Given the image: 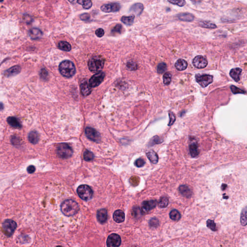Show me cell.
<instances>
[{
  "instance_id": "obj_1",
  "label": "cell",
  "mask_w": 247,
  "mask_h": 247,
  "mask_svg": "<svg viewBox=\"0 0 247 247\" xmlns=\"http://www.w3.org/2000/svg\"><path fill=\"white\" fill-rule=\"evenodd\" d=\"M61 211L66 216H72L79 211V206L75 201L72 200H66L61 205Z\"/></svg>"
},
{
  "instance_id": "obj_2",
  "label": "cell",
  "mask_w": 247,
  "mask_h": 247,
  "mask_svg": "<svg viewBox=\"0 0 247 247\" xmlns=\"http://www.w3.org/2000/svg\"><path fill=\"white\" fill-rule=\"evenodd\" d=\"M60 72L63 76L67 78L71 77L75 73V67L74 64L70 60H65L60 64Z\"/></svg>"
},
{
  "instance_id": "obj_3",
  "label": "cell",
  "mask_w": 247,
  "mask_h": 247,
  "mask_svg": "<svg viewBox=\"0 0 247 247\" xmlns=\"http://www.w3.org/2000/svg\"><path fill=\"white\" fill-rule=\"evenodd\" d=\"M104 60L99 56L93 57L89 60V69L91 72H99L102 69L104 66Z\"/></svg>"
},
{
  "instance_id": "obj_4",
  "label": "cell",
  "mask_w": 247,
  "mask_h": 247,
  "mask_svg": "<svg viewBox=\"0 0 247 247\" xmlns=\"http://www.w3.org/2000/svg\"><path fill=\"white\" fill-rule=\"evenodd\" d=\"M57 153L60 158L67 159L72 157L73 150L72 147L67 143H60L57 146Z\"/></svg>"
},
{
  "instance_id": "obj_5",
  "label": "cell",
  "mask_w": 247,
  "mask_h": 247,
  "mask_svg": "<svg viewBox=\"0 0 247 247\" xmlns=\"http://www.w3.org/2000/svg\"><path fill=\"white\" fill-rule=\"evenodd\" d=\"M77 192L79 197L84 200H89L93 197V190L89 185H80L78 187Z\"/></svg>"
},
{
  "instance_id": "obj_6",
  "label": "cell",
  "mask_w": 247,
  "mask_h": 247,
  "mask_svg": "<svg viewBox=\"0 0 247 247\" xmlns=\"http://www.w3.org/2000/svg\"><path fill=\"white\" fill-rule=\"evenodd\" d=\"M196 81L203 87H206L213 82V76L209 74H197L195 76Z\"/></svg>"
},
{
  "instance_id": "obj_7",
  "label": "cell",
  "mask_w": 247,
  "mask_h": 247,
  "mask_svg": "<svg viewBox=\"0 0 247 247\" xmlns=\"http://www.w3.org/2000/svg\"><path fill=\"white\" fill-rule=\"evenodd\" d=\"M17 228V224L15 221L11 220H6L2 225V228L6 236H10L13 234Z\"/></svg>"
},
{
  "instance_id": "obj_8",
  "label": "cell",
  "mask_w": 247,
  "mask_h": 247,
  "mask_svg": "<svg viewBox=\"0 0 247 247\" xmlns=\"http://www.w3.org/2000/svg\"><path fill=\"white\" fill-rule=\"evenodd\" d=\"M86 135L91 141L99 142L101 140V137L99 133L93 128L87 127L85 130Z\"/></svg>"
},
{
  "instance_id": "obj_9",
  "label": "cell",
  "mask_w": 247,
  "mask_h": 247,
  "mask_svg": "<svg viewBox=\"0 0 247 247\" xmlns=\"http://www.w3.org/2000/svg\"><path fill=\"white\" fill-rule=\"evenodd\" d=\"M105 77V73L103 72H98L92 76L89 80V85L91 87H96L102 82Z\"/></svg>"
},
{
  "instance_id": "obj_10",
  "label": "cell",
  "mask_w": 247,
  "mask_h": 247,
  "mask_svg": "<svg viewBox=\"0 0 247 247\" xmlns=\"http://www.w3.org/2000/svg\"><path fill=\"white\" fill-rule=\"evenodd\" d=\"M106 243L108 247H119L121 244V239L117 234H112L108 236Z\"/></svg>"
},
{
  "instance_id": "obj_11",
  "label": "cell",
  "mask_w": 247,
  "mask_h": 247,
  "mask_svg": "<svg viewBox=\"0 0 247 247\" xmlns=\"http://www.w3.org/2000/svg\"><path fill=\"white\" fill-rule=\"evenodd\" d=\"M208 61L202 56H197L193 59V64L194 67L197 69H203L208 65Z\"/></svg>"
},
{
  "instance_id": "obj_12",
  "label": "cell",
  "mask_w": 247,
  "mask_h": 247,
  "mask_svg": "<svg viewBox=\"0 0 247 247\" xmlns=\"http://www.w3.org/2000/svg\"><path fill=\"white\" fill-rule=\"evenodd\" d=\"M121 8L120 5L118 3H111L103 5L101 7V10L106 13L116 12L119 11Z\"/></svg>"
},
{
  "instance_id": "obj_13",
  "label": "cell",
  "mask_w": 247,
  "mask_h": 247,
  "mask_svg": "<svg viewBox=\"0 0 247 247\" xmlns=\"http://www.w3.org/2000/svg\"><path fill=\"white\" fill-rule=\"evenodd\" d=\"M157 205V201L154 200L145 201L142 202L141 210L143 213H148L152 209H154Z\"/></svg>"
},
{
  "instance_id": "obj_14",
  "label": "cell",
  "mask_w": 247,
  "mask_h": 247,
  "mask_svg": "<svg viewBox=\"0 0 247 247\" xmlns=\"http://www.w3.org/2000/svg\"><path fill=\"white\" fill-rule=\"evenodd\" d=\"M97 218L98 221L100 223H104L107 220L108 214L106 210L100 209L98 210L97 213Z\"/></svg>"
},
{
  "instance_id": "obj_15",
  "label": "cell",
  "mask_w": 247,
  "mask_h": 247,
  "mask_svg": "<svg viewBox=\"0 0 247 247\" xmlns=\"http://www.w3.org/2000/svg\"><path fill=\"white\" fill-rule=\"evenodd\" d=\"M21 71V67L18 65L13 66L5 71L4 75L6 77H11L18 74Z\"/></svg>"
},
{
  "instance_id": "obj_16",
  "label": "cell",
  "mask_w": 247,
  "mask_h": 247,
  "mask_svg": "<svg viewBox=\"0 0 247 247\" xmlns=\"http://www.w3.org/2000/svg\"><path fill=\"white\" fill-rule=\"evenodd\" d=\"M7 123L9 125L15 128L19 129L22 128V124L21 121L17 117L11 116L7 118Z\"/></svg>"
},
{
  "instance_id": "obj_17",
  "label": "cell",
  "mask_w": 247,
  "mask_h": 247,
  "mask_svg": "<svg viewBox=\"0 0 247 247\" xmlns=\"http://www.w3.org/2000/svg\"><path fill=\"white\" fill-rule=\"evenodd\" d=\"M113 219L114 221L117 223L123 222L125 219L124 213L121 210H116L113 213Z\"/></svg>"
},
{
  "instance_id": "obj_18",
  "label": "cell",
  "mask_w": 247,
  "mask_h": 247,
  "mask_svg": "<svg viewBox=\"0 0 247 247\" xmlns=\"http://www.w3.org/2000/svg\"><path fill=\"white\" fill-rule=\"evenodd\" d=\"M143 9H144V6L142 4L137 3L132 5V7H130L129 11L130 12H132L137 16H140V15L142 13Z\"/></svg>"
},
{
  "instance_id": "obj_19",
  "label": "cell",
  "mask_w": 247,
  "mask_h": 247,
  "mask_svg": "<svg viewBox=\"0 0 247 247\" xmlns=\"http://www.w3.org/2000/svg\"><path fill=\"white\" fill-rule=\"evenodd\" d=\"M177 17L180 21L186 22L192 21L195 18L193 15L188 13L179 14L177 15Z\"/></svg>"
},
{
  "instance_id": "obj_20",
  "label": "cell",
  "mask_w": 247,
  "mask_h": 247,
  "mask_svg": "<svg viewBox=\"0 0 247 247\" xmlns=\"http://www.w3.org/2000/svg\"><path fill=\"white\" fill-rule=\"evenodd\" d=\"M179 190L181 195L187 198H189L192 195V191L187 185H180L179 188Z\"/></svg>"
},
{
  "instance_id": "obj_21",
  "label": "cell",
  "mask_w": 247,
  "mask_h": 247,
  "mask_svg": "<svg viewBox=\"0 0 247 247\" xmlns=\"http://www.w3.org/2000/svg\"><path fill=\"white\" fill-rule=\"evenodd\" d=\"M242 69L236 68L232 69L230 72V75L236 82H239L240 80V76L242 73Z\"/></svg>"
},
{
  "instance_id": "obj_22",
  "label": "cell",
  "mask_w": 247,
  "mask_h": 247,
  "mask_svg": "<svg viewBox=\"0 0 247 247\" xmlns=\"http://www.w3.org/2000/svg\"><path fill=\"white\" fill-rule=\"evenodd\" d=\"M29 34L32 39H38L43 36V32L41 30L37 28H32L30 30Z\"/></svg>"
},
{
  "instance_id": "obj_23",
  "label": "cell",
  "mask_w": 247,
  "mask_h": 247,
  "mask_svg": "<svg viewBox=\"0 0 247 247\" xmlns=\"http://www.w3.org/2000/svg\"><path fill=\"white\" fill-rule=\"evenodd\" d=\"M187 66V62L183 59H179L175 64V67L177 70L179 71L184 70Z\"/></svg>"
},
{
  "instance_id": "obj_24",
  "label": "cell",
  "mask_w": 247,
  "mask_h": 247,
  "mask_svg": "<svg viewBox=\"0 0 247 247\" xmlns=\"http://www.w3.org/2000/svg\"><path fill=\"white\" fill-rule=\"evenodd\" d=\"M28 139L32 144H36L39 140V135L36 131H32L29 133Z\"/></svg>"
},
{
  "instance_id": "obj_25",
  "label": "cell",
  "mask_w": 247,
  "mask_h": 247,
  "mask_svg": "<svg viewBox=\"0 0 247 247\" xmlns=\"http://www.w3.org/2000/svg\"><path fill=\"white\" fill-rule=\"evenodd\" d=\"M81 90L83 95L86 96L89 95L91 92V89L87 82H84L81 85Z\"/></svg>"
},
{
  "instance_id": "obj_26",
  "label": "cell",
  "mask_w": 247,
  "mask_h": 247,
  "mask_svg": "<svg viewBox=\"0 0 247 247\" xmlns=\"http://www.w3.org/2000/svg\"><path fill=\"white\" fill-rule=\"evenodd\" d=\"M146 155L149 160L153 164H157L158 161V157L157 153L154 151H150L146 153Z\"/></svg>"
},
{
  "instance_id": "obj_27",
  "label": "cell",
  "mask_w": 247,
  "mask_h": 247,
  "mask_svg": "<svg viewBox=\"0 0 247 247\" xmlns=\"http://www.w3.org/2000/svg\"><path fill=\"white\" fill-rule=\"evenodd\" d=\"M189 150H190V154L192 158L197 157L200 153L198 146L196 143H193L190 145Z\"/></svg>"
},
{
  "instance_id": "obj_28",
  "label": "cell",
  "mask_w": 247,
  "mask_h": 247,
  "mask_svg": "<svg viewBox=\"0 0 247 247\" xmlns=\"http://www.w3.org/2000/svg\"><path fill=\"white\" fill-rule=\"evenodd\" d=\"M58 47L65 51H70L71 50V45L68 42L60 41L58 44Z\"/></svg>"
},
{
  "instance_id": "obj_29",
  "label": "cell",
  "mask_w": 247,
  "mask_h": 247,
  "mask_svg": "<svg viewBox=\"0 0 247 247\" xmlns=\"http://www.w3.org/2000/svg\"><path fill=\"white\" fill-rule=\"evenodd\" d=\"M199 24L201 27L205 28L215 29L217 28V26L214 23L209 21H201Z\"/></svg>"
},
{
  "instance_id": "obj_30",
  "label": "cell",
  "mask_w": 247,
  "mask_h": 247,
  "mask_svg": "<svg viewBox=\"0 0 247 247\" xmlns=\"http://www.w3.org/2000/svg\"><path fill=\"white\" fill-rule=\"evenodd\" d=\"M170 218L173 221H178L181 218V215L179 211L177 210H173L170 212Z\"/></svg>"
},
{
  "instance_id": "obj_31",
  "label": "cell",
  "mask_w": 247,
  "mask_h": 247,
  "mask_svg": "<svg viewBox=\"0 0 247 247\" xmlns=\"http://www.w3.org/2000/svg\"><path fill=\"white\" fill-rule=\"evenodd\" d=\"M134 18H135L134 16H128V17L123 16L121 18V21L125 25L130 26L133 23Z\"/></svg>"
},
{
  "instance_id": "obj_32",
  "label": "cell",
  "mask_w": 247,
  "mask_h": 247,
  "mask_svg": "<svg viewBox=\"0 0 247 247\" xmlns=\"http://www.w3.org/2000/svg\"><path fill=\"white\" fill-rule=\"evenodd\" d=\"M77 2L82 5L85 9H89L92 6V2L91 0H77Z\"/></svg>"
},
{
  "instance_id": "obj_33",
  "label": "cell",
  "mask_w": 247,
  "mask_h": 247,
  "mask_svg": "<svg viewBox=\"0 0 247 247\" xmlns=\"http://www.w3.org/2000/svg\"><path fill=\"white\" fill-rule=\"evenodd\" d=\"M168 198L166 197H162L160 198L158 203V205L161 208H166L168 206Z\"/></svg>"
},
{
  "instance_id": "obj_34",
  "label": "cell",
  "mask_w": 247,
  "mask_h": 247,
  "mask_svg": "<svg viewBox=\"0 0 247 247\" xmlns=\"http://www.w3.org/2000/svg\"><path fill=\"white\" fill-rule=\"evenodd\" d=\"M84 160L86 161H91L93 160L94 158V155L93 153L89 151L86 150L84 153L83 154Z\"/></svg>"
},
{
  "instance_id": "obj_35",
  "label": "cell",
  "mask_w": 247,
  "mask_h": 247,
  "mask_svg": "<svg viewBox=\"0 0 247 247\" xmlns=\"http://www.w3.org/2000/svg\"><path fill=\"white\" fill-rule=\"evenodd\" d=\"M171 78L172 75L170 73H165L163 75V83L166 85H170L171 82Z\"/></svg>"
},
{
  "instance_id": "obj_36",
  "label": "cell",
  "mask_w": 247,
  "mask_h": 247,
  "mask_svg": "<svg viewBox=\"0 0 247 247\" xmlns=\"http://www.w3.org/2000/svg\"><path fill=\"white\" fill-rule=\"evenodd\" d=\"M241 223L243 226H246L247 225V209L245 208L243 210L242 212L241 213Z\"/></svg>"
},
{
  "instance_id": "obj_37",
  "label": "cell",
  "mask_w": 247,
  "mask_h": 247,
  "mask_svg": "<svg viewBox=\"0 0 247 247\" xmlns=\"http://www.w3.org/2000/svg\"><path fill=\"white\" fill-rule=\"evenodd\" d=\"M167 64L165 63H160L158 65V68H157V71L158 73L159 74H162L163 73L166 71L167 70Z\"/></svg>"
},
{
  "instance_id": "obj_38",
  "label": "cell",
  "mask_w": 247,
  "mask_h": 247,
  "mask_svg": "<svg viewBox=\"0 0 247 247\" xmlns=\"http://www.w3.org/2000/svg\"><path fill=\"white\" fill-rule=\"evenodd\" d=\"M171 4L173 5H177L180 7L184 6L186 4L185 0H167Z\"/></svg>"
},
{
  "instance_id": "obj_39",
  "label": "cell",
  "mask_w": 247,
  "mask_h": 247,
  "mask_svg": "<svg viewBox=\"0 0 247 247\" xmlns=\"http://www.w3.org/2000/svg\"><path fill=\"white\" fill-rule=\"evenodd\" d=\"M206 226L213 231H216L217 230L216 224L213 220H208L206 222Z\"/></svg>"
},
{
  "instance_id": "obj_40",
  "label": "cell",
  "mask_w": 247,
  "mask_h": 247,
  "mask_svg": "<svg viewBox=\"0 0 247 247\" xmlns=\"http://www.w3.org/2000/svg\"><path fill=\"white\" fill-rule=\"evenodd\" d=\"M122 26L121 24L116 25L112 30V33L113 34H120L122 32Z\"/></svg>"
},
{
  "instance_id": "obj_41",
  "label": "cell",
  "mask_w": 247,
  "mask_h": 247,
  "mask_svg": "<svg viewBox=\"0 0 247 247\" xmlns=\"http://www.w3.org/2000/svg\"><path fill=\"white\" fill-rule=\"evenodd\" d=\"M230 88L232 91L235 94H239H239H245V93H246L245 91L239 88H238V87H236L235 86H231Z\"/></svg>"
},
{
  "instance_id": "obj_42",
  "label": "cell",
  "mask_w": 247,
  "mask_h": 247,
  "mask_svg": "<svg viewBox=\"0 0 247 247\" xmlns=\"http://www.w3.org/2000/svg\"><path fill=\"white\" fill-rule=\"evenodd\" d=\"M149 225L150 226L157 228L159 225V221L156 218H153L150 220Z\"/></svg>"
},
{
  "instance_id": "obj_43",
  "label": "cell",
  "mask_w": 247,
  "mask_h": 247,
  "mask_svg": "<svg viewBox=\"0 0 247 247\" xmlns=\"http://www.w3.org/2000/svg\"><path fill=\"white\" fill-rule=\"evenodd\" d=\"M170 117V121L168 124V126H171L174 124L176 120V117L174 114L172 112H169L168 113Z\"/></svg>"
},
{
  "instance_id": "obj_44",
  "label": "cell",
  "mask_w": 247,
  "mask_h": 247,
  "mask_svg": "<svg viewBox=\"0 0 247 247\" xmlns=\"http://www.w3.org/2000/svg\"><path fill=\"white\" fill-rule=\"evenodd\" d=\"M145 164V160L141 158L138 159L135 162V165L137 167H143Z\"/></svg>"
},
{
  "instance_id": "obj_45",
  "label": "cell",
  "mask_w": 247,
  "mask_h": 247,
  "mask_svg": "<svg viewBox=\"0 0 247 247\" xmlns=\"http://www.w3.org/2000/svg\"><path fill=\"white\" fill-rule=\"evenodd\" d=\"M40 75V76L43 79H47V78L48 76V74L47 70L44 69H42L41 70Z\"/></svg>"
},
{
  "instance_id": "obj_46",
  "label": "cell",
  "mask_w": 247,
  "mask_h": 247,
  "mask_svg": "<svg viewBox=\"0 0 247 247\" xmlns=\"http://www.w3.org/2000/svg\"><path fill=\"white\" fill-rule=\"evenodd\" d=\"M80 18L82 21H87L89 20L90 18V15L88 13H84L80 15Z\"/></svg>"
},
{
  "instance_id": "obj_47",
  "label": "cell",
  "mask_w": 247,
  "mask_h": 247,
  "mask_svg": "<svg viewBox=\"0 0 247 247\" xmlns=\"http://www.w3.org/2000/svg\"><path fill=\"white\" fill-rule=\"evenodd\" d=\"M95 34L98 37H102L104 34V30H103L102 28L97 29V30H96V31Z\"/></svg>"
},
{
  "instance_id": "obj_48",
  "label": "cell",
  "mask_w": 247,
  "mask_h": 247,
  "mask_svg": "<svg viewBox=\"0 0 247 247\" xmlns=\"http://www.w3.org/2000/svg\"><path fill=\"white\" fill-rule=\"evenodd\" d=\"M128 67L132 70H135L137 68V65L134 62H129L128 63Z\"/></svg>"
},
{
  "instance_id": "obj_49",
  "label": "cell",
  "mask_w": 247,
  "mask_h": 247,
  "mask_svg": "<svg viewBox=\"0 0 247 247\" xmlns=\"http://www.w3.org/2000/svg\"><path fill=\"white\" fill-rule=\"evenodd\" d=\"M162 141V140H161L158 136H155L153 138V142L154 144H159V143H161Z\"/></svg>"
},
{
  "instance_id": "obj_50",
  "label": "cell",
  "mask_w": 247,
  "mask_h": 247,
  "mask_svg": "<svg viewBox=\"0 0 247 247\" xmlns=\"http://www.w3.org/2000/svg\"><path fill=\"white\" fill-rule=\"evenodd\" d=\"M35 171V167L34 166L31 165V166H29V167H28V172L29 173H30V174H31V173H33Z\"/></svg>"
},
{
  "instance_id": "obj_51",
  "label": "cell",
  "mask_w": 247,
  "mask_h": 247,
  "mask_svg": "<svg viewBox=\"0 0 247 247\" xmlns=\"http://www.w3.org/2000/svg\"><path fill=\"white\" fill-rule=\"evenodd\" d=\"M70 3H72L73 4H75V3H76V2H77V0H68Z\"/></svg>"
},
{
  "instance_id": "obj_52",
  "label": "cell",
  "mask_w": 247,
  "mask_h": 247,
  "mask_svg": "<svg viewBox=\"0 0 247 247\" xmlns=\"http://www.w3.org/2000/svg\"><path fill=\"white\" fill-rule=\"evenodd\" d=\"M227 187V185L226 184H223L222 186V189L223 190H224L226 189V188Z\"/></svg>"
},
{
  "instance_id": "obj_53",
  "label": "cell",
  "mask_w": 247,
  "mask_h": 247,
  "mask_svg": "<svg viewBox=\"0 0 247 247\" xmlns=\"http://www.w3.org/2000/svg\"><path fill=\"white\" fill-rule=\"evenodd\" d=\"M4 109V104L2 103H0V110H2Z\"/></svg>"
},
{
  "instance_id": "obj_54",
  "label": "cell",
  "mask_w": 247,
  "mask_h": 247,
  "mask_svg": "<svg viewBox=\"0 0 247 247\" xmlns=\"http://www.w3.org/2000/svg\"><path fill=\"white\" fill-rule=\"evenodd\" d=\"M4 1V0H0V2H2Z\"/></svg>"
}]
</instances>
